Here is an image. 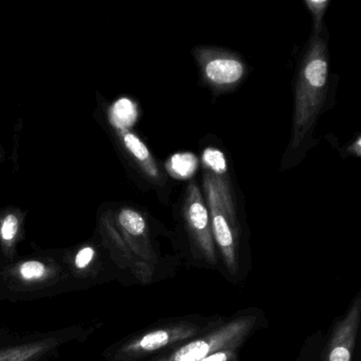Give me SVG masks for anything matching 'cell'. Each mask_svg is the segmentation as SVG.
<instances>
[{
    "instance_id": "obj_5",
    "label": "cell",
    "mask_w": 361,
    "mask_h": 361,
    "mask_svg": "<svg viewBox=\"0 0 361 361\" xmlns=\"http://www.w3.org/2000/svg\"><path fill=\"white\" fill-rule=\"evenodd\" d=\"M259 312H240L207 333L153 357L152 361H202L209 355L224 348L240 350L259 329Z\"/></svg>"
},
{
    "instance_id": "obj_11",
    "label": "cell",
    "mask_w": 361,
    "mask_h": 361,
    "mask_svg": "<svg viewBox=\"0 0 361 361\" xmlns=\"http://www.w3.org/2000/svg\"><path fill=\"white\" fill-rule=\"evenodd\" d=\"M61 343V337L50 336L27 343L0 348V361H42Z\"/></svg>"
},
{
    "instance_id": "obj_10",
    "label": "cell",
    "mask_w": 361,
    "mask_h": 361,
    "mask_svg": "<svg viewBox=\"0 0 361 361\" xmlns=\"http://www.w3.org/2000/svg\"><path fill=\"white\" fill-rule=\"evenodd\" d=\"M62 263L69 278L78 281L94 280L103 269L100 253L92 245H84L68 253Z\"/></svg>"
},
{
    "instance_id": "obj_2",
    "label": "cell",
    "mask_w": 361,
    "mask_h": 361,
    "mask_svg": "<svg viewBox=\"0 0 361 361\" xmlns=\"http://www.w3.org/2000/svg\"><path fill=\"white\" fill-rule=\"evenodd\" d=\"M202 174L200 188L208 208L219 261L228 276L238 278L244 243L242 206L225 154L214 147L204 149Z\"/></svg>"
},
{
    "instance_id": "obj_14",
    "label": "cell",
    "mask_w": 361,
    "mask_h": 361,
    "mask_svg": "<svg viewBox=\"0 0 361 361\" xmlns=\"http://www.w3.org/2000/svg\"><path fill=\"white\" fill-rule=\"evenodd\" d=\"M135 118L134 105L130 100L122 99L116 103L113 109V121L118 128H126Z\"/></svg>"
},
{
    "instance_id": "obj_1",
    "label": "cell",
    "mask_w": 361,
    "mask_h": 361,
    "mask_svg": "<svg viewBox=\"0 0 361 361\" xmlns=\"http://www.w3.org/2000/svg\"><path fill=\"white\" fill-rule=\"evenodd\" d=\"M331 90L329 32L310 35L299 61L293 88V126L281 170L297 166L314 145V132L326 111Z\"/></svg>"
},
{
    "instance_id": "obj_8",
    "label": "cell",
    "mask_w": 361,
    "mask_h": 361,
    "mask_svg": "<svg viewBox=\"0 0 361 361\" xmlns=\"http://www.w3.org/2000/svg\"><path fill=\"white\" fill-rule=\"evenodd\" d=\"M192 56L197 64L200 80L214 96L238 90L246 79L248 67L236 52L215 46H196Z\"/></svg>"
},
{
    "instance_id": "obj_15",
    "label": "cell",
    "mask_w": 361,
    "mask_h": 361,
    "mask_svg": "<svg viewBox=\"0 0 361 361\" xmlns=\"http://www.w3.org/2000/svg\"><path fill=\"white\" fill-rule=\"evenodd\" d=\"M202 361H240L238 348H224L212 353Z\"/></svg>"
},
{
    "instance_id": "obj_13",
    "label": "cell",
    "mask_w": 361,
    "mask_h": 361,
    "mask_svg": "<svg viewBox=\"0 0 361 361\" xmlns=\"http://www.w3.org/2000/svg\"><path fill=\"white\" fill-rule=\"evenodd\" d=\"M304 4L312 18V35H319L326 28L324 16L329 8V0H305Z\"/></svg>"
},
{
    "instance_id": "obj_7",
    "label": "cell",
    "mask_w": 361,
    "mask_h": 361,
    "mask_svg": "<svg viewBox=\"0 0 361 361\" xmlns=\"http://www.w3.org/2000/svg\"><path fill=\"white\" fill-rule=\"evenodd\" d=\"M71 280L64 265L49 257H28L4 263L0 287L12 293H43Z\"/></svg>"
},
{
    "instance_id": "obj_12",
    "label": "cell",
    "mask_w": 361,
    "mask_h": 361,
    "mask_svg": "<svg viewBox=\"0 0 361 361\" xmlns=\"http://www.w3.org/2000/svg\"><path fill=\"white\" fill-rule=\"evenodd\" d=\"M20 223L16 214H9L0 223V244L6 259L12 261L20 236Z\"/></svg>"
},
{
    "instance_id": "obj_9",
    "label": "cell",
    "mask_w": 361,
    "mask_h": 361,
    "mask_svg": "<svg viewBox=\"0 0 361 361\" xmlns=\"http://www.w3.org/2000/svg\"><path fill=\"white\" fill-rule=\"evenodd\" d=\"M361 324V291L356 293L345 314L334 322L323 352V361H353Z\"/></svg>"
},
{
    "instance_id": "obj_16",
    "label": "cell",
    "mask_w": 361,
    "mask_h": 361,
    "mask_svg": "<svg viewBox=\"0 0 361 361\" xmlns=\"http://www.w3.org/2000/svg\"><path fill=\"white\" fill-rule=\"evenodd\" d=\"M360 137H358V138L356 139V141L353 142L352 145L348 147V153L350 154V155H355L357 156V157H360Z\"/></svg>"
},
{
    "instance_id": "obj_6",
    "label": "cell",
    "mask_w": 361,
    "mask_h": 361,
    "mask_svg": "<svg viewBox=\"0 0 361 361\" xmlns=\"http://www.w3.org/2000/svg\"><path fill=\"white\" fill-rule=\"evenodd\" d=\"M179 217L194 259L208 268L219 265L210 216L202 188L196 180L187 185L179 202Z\"/></svg>"
},
{
    "instance_id": "obj_3",
    "label": "cell",
    "mask_w": 361,
    "mask_h": 361,
    "mask_svg": "<svg viewBox=\"0 0 361 361\" xmlns=\"http://www.w3.org/2000/svg\"><path fill=\"white\" fill-rule=\"evenodd\" d=\"M116 225L107 228V246L114 262L141 284H151L157 276L160 257L147 217L138 210L124 208L118 213Z\"/></svg>"
},
{
    "instance_id": "obj_4",
    "label": "cell",
    "mask_w": 361,
    "mask_h": 361,
    "mask_svg": "<svg viewBox=\"0 0 361 361\" xmlns=\"http://www.w3.org/2000/svg\"><path fill=\"white\" fill-rule=\"evenodd\" d=\"M221 317L171 319L142 329L105 352L109 361H138L168 352L223 322Z\"/></svg>"
}]
</instances>
